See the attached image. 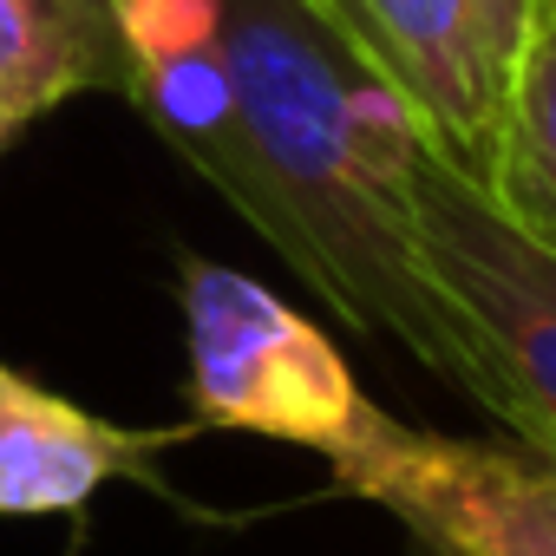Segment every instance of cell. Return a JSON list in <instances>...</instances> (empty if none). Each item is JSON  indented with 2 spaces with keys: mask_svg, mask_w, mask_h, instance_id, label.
Returning a JSON list of instances; mask_svg holds the SVG:
<instances>
[{
  "mask_svg": "<svg viewBox=\"0 0 556 556\" xmlns=\"http://www.w3.org/2000/svg\"><path fill=\"white\" fill-rule=\"evenodd\" d=\"M413 216L432 282L491 374V419L556 458V249L432 144L413 157Z\"/></svg>",
  "mask_w": 556,
  "mask_h": 556,
  "instance_id": "3957f363",
  "label": "cell"
},
{
  "mask_svg": "<svg viewBox=\"0 0 556 556\" xmlns=\"http://www.w3.org/2000/svg\"><path fill=\"white\" fill-rule=\"evenodd\" d=\"M308 8L393 86L413 131L497 190L504 170V73L491 60L478 0H308Z\"/></svg>",
  "mask_w": 556,
  "mask_h": 556,
  "instance_id": "5b68a950",
  "label": "cell"
},
{
  "mask_svg": "<svg viewBox=\"0 0 556 556\" xmlns=\"http://www.w3.org/2000/svg\"><path fill=\"white\" fill-rule=\"evenodd\" d=\"M510 223L556 249V14L530 27L504 79V170L491 190Z\"/></svg>",
  "mask_w": 556,
  "mask_h": 556,
  "instance_id": "ba28073f",
  "label": "cell"
},
{
  "mask_svg": "<svg viewBox=\"0 0 556 556\" xmlns=\"http://www.w3.org/2000/svg\"><path fill=\"white\" fill-rule=\"evenodd\" d=\"M236 79V157L216 197L361 334H387L426 374L491 413V374L439 295L419 216V131L393 86L308 0H223Z\"/></svg>",
  "mask_w": 556,
  "mask_h": 556,
  "instance_id": "6da1fadb",
  "label": "cell"
},
{
  "mask_svg": "<svg viewBox=\"0 0 556 556\" xmlns=\"http://www.w3.org/2000/svg\"><path fill=\"white\" fill-rule=\"evenodd\" d=\"M177 302H184V348H190L184 387L197 426L275 439L328 465L354 458L387 426V413L361 393L341 348L268 282L190 255Z\"/></svg>",
  "mask_w": 556,
  "mask_h": 556,
  "instance_id": "7a4b0ae2",
  "label": "cell"
},
{
  "mask_svg": "<svg viewBox=\"0 0 556 556\" xmlns=\"http://www.w3.org/2000/svg\"><path fill=\"white\" fill-rule=\"evenodd\" d=\"M164 445L0 361V517H73L112 478H144Z\"/></svg>",
  "mask_w": 556,
  "mask_h": 556,
  "instance_id": "8992f818",
  "label": "cell"
},
{
  "mask_svg": "<svg viewBox=\"0 0 556 556\" xmlns=\"http://www.w3.org/2000/svg\"><path fill=\"white\" fill-rule=\"evenodd\" d=\"M334 484L387 510L419 556H556V458L510 432L452 439L387 413Z\"/></svg>",
  "mask_w": 556,
  "mask_h": 556,
  "instance_id": "277c9868",
  "label": "cell"
},
{
  "mask_svg": "<svg viewBox=\"0 0 556 556\" xmlns=\"http://www.w3.org/2000/svg\"><path fill=\"white\" fill-rule=\"evenodd\" d=\"M478 21H484V40H491L497 73L510 79V60H517V47L536 27V0H478Z\"/></svg>",
  "mask_w": 556,
  "mask_h": 556,
  "instance_id": "9c48e42d",
  "label": "cell"
},
{
  "mask_svg": "<svg viewBox=\"0 0 556 556\" xmlns=\"http://www.w3.org/2000/svg\"><path fill=\"white\" fill-rule=\"evenodd\" d=\"M27 125H34V118H21L8 99H0V164H8V151L21 144V131H27Z\"/></svg>",
  "mask_w": 556,
  "mask_h": 556,
  "instance_id": "30bf717a",
  "label": "cell"
},
{
  "mask_svg": "<svg viewBox=\"0 0 556 556\" xmlns=\"http://www.w3.org/2000/svg\"><path fill=\"white\" fill-rule=\"evenodd\" d=\"M543 14H556V0H536V21H543Z\"/></svg>",
  "mask_w": 556,
  "mask_h": 556,
  "instance_id": "8fae6325",
  "label": "cell"
},
{
  "mask_svg": "<svg viewBox=\"0 0 556 556\" xmlns=\"http://www.w3.org/2000/svg\"><path fill=\"white\" fill-rule=\"evenodd\" d=\"M86 92L125 99V0H0V99L47 118Z\"/></svg>",
  "mask_w": 556,
  "mask_h": 556,
  "instance_id": "52a82bcc",
  "label": "cell"
}]
</instances>
